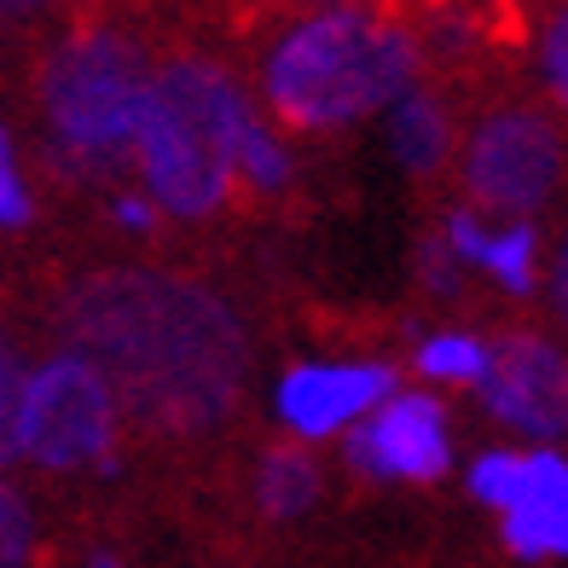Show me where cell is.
<instances>
[{
	"mask_svg": "<svg viewBox=\"0 0 568 568\" xmlns=\"http://www.w3.org/2000/svg\"><path fill=\"white\" fill-rule=\"evenodd\" d=\"M64 325L116 406L158 435H210L244 395V325L203 284L151 267L93 273L70 296Z\"/></svg>",
	"mask_w": 568,
	"mask_h": 568,
	"instance_id": "cell-1",
	"label": "cell"
},
{
	"mask_svg": "<svg viewBox=\"0 0 568 568\" xmlns=\"http://www.w3.org/2000/svg\"><path fill=\"white\" fill-rule=\"evenodd\" d=\"M250 99L203 53H174L151 64L134 122V158L151 203L174 221H210L239 192V134Z\"/></svg>",
	"mask_w": 568,
	"mask_h": 568,
	"instance_id": "cell-2",
	"label": "cell"
},
{
	"mask_svg": "<svg viewBox=\"0 0 568 568\" xmlns=\"http://www.w3.org/2000/svg\"><path fill=\"white\" fill-rule=\"evenodd\" d=\"M418 47L372 7H325L273 41L262 64V105L296 134H331L383 111L412 88Z\"/></svg>",
	"mask_w": 568,
	"mask_h": 568,
	"instance_id": "cell-3",
	"label": "cell"
},
{
	"mask_svg": "<svg viewBox=\"0 0 568 568\" xmlns=\"http://www.w3.org/2000/svg\"><path fill=\"white\" fill-rule=\"evenodd\" d=\"M151 82V59L122 23H75L47 53L36 105L59 169L75 180H111L134 158V122Z\"/></svg>",
	"mask_w": 568,
	"mask_h": 568,
	"instance_id": "cell-4",
	"label": "cell"
},
{
	"mask_svg": "<svg viewBox=\"0 0 568 568\" xmlns=\"http://www.w3.org/2000/svg\"><path fill=\"white\" fill-rule=\"evenodd\" d=\"M122 424V406L111 395V383L99 377L82 354H53L47 366L23 377L18 400V458L41 464V470H93L111 458Z\"/></svg>",
	"mask_w": 568,
	"mask_h": 568,
	"instance_id": "cell-5",
	"label": "cell"
},
{
	"mask_svg": "<svg viewBox=\"0 0 568 568\" xmlns=\"http://www.w3.org/2000/svg\"><path fill=\"white\" fill-rule=\"evenodd\" d=\"M557 174H562V134L539 111L487 116L470 134V151H464V186H470V197L505 215L539 210L551 197Z\"/></svg>",
	"mask_w": 568,
	"mask_h": 568,
	"instance_id": "cell-6",
	"label": "cell"
},
{
	"mask_svg": "<svg viewBox=\"0 0 568 568\" xmlns=\"http://www.w3.org/2000/svg\"><path fill=\"white\" fill-rule=\"evenodd\" d=\"M348 464L372 481H435L447 476L453 447H447V412L429 395H383L366 424L348 435Z\"/></svg>",
	"mask_w": 568,
	"mask_h": 568,
	"instance_id": "cell-7",
	"label": "cell"
},
{
	"mask_svg": "<svg viewBox=\"0 0 568 568\" xmlns=\"http://www.w3.org/2000/svg\"><path fill=\"white\" fill-rule=\"evenodd\" d=\"M481 395L510 429L562 435V354L534 331L505 337L499 348H487Z\"/></svg>",
	"mask_w": 568,
	"mask_h": 568,
	"instance_id": "cell-8",
	"label": "cell"
},
{
	"mask_svg": "<svg viewBox=\"0 0 568 568\" xmlns=\"http://www.w3.org/2000/svg\"><path fill=\"white\" fill-rule=\"evenodd\" d=\"M395 395L389 366H296L278 383V418L296 435H337Z\"/></svg>",
	"mask_w": 568,
	"mask_h": 568,
	"instance_id": "cell-9",
	"label": "cell"
},
{
	"mask_svg": "<svg viewBox=\"0 0 568 568\" xmlns=\"http://www.w3.org/2000/svg\"><path fill=\"white\" fill-rule=\"evenodd\" d=\"M505 546L516 557H562L568 546V470L562 453H523V487L505 505Z\"/></svg>",
	"mask_w": 568,
	"mask_h": 568,
	"instance_id": "cell-10",
	"label": "cell"
},
{
	"mask_svg": "<svg viewBox=\"0 0 568 568\" xmlns=\"http://www.w3.org/2000/svg\"><path fill=\"white\" fill-rule=\"evenodd\" d=\"M447 250L458 255V262H481L510 296L534 291V226L487 232L476 215H453L447 221Z\"/></svg>",
	"mask_w": 568,
	"mask_h": 568,
	"instance_id": "cell-11",
	"label": "cell"
},
{
	"mask_svg": "<svg viewBox=\"0 0 568 568\" xmlns=\"http://www.w3.org/2000/svg\"><path fill=\"white\" fill-rule=\"evenodd\" d=\"M447 145H453V122L447 111L435 105L429 93H400V111H395V158L406 169H442L447 163Z\"/></svg>",
	"mask_w": 568,
	"mask_h": 568,
	"instance_id": "cell-12",
	"label": "cell"
},
{
	"mask_svg": "<svg viewBox=\"0 0 568 568\" xmlns=\"http://www.w3.org/2000/svg\"><path fill=\"white\" fill-rule=\"evenodd\" d=\"M320 499V464L307 458L302 447H278L262 464V505L273 516H296Z\"/></svg>",
	"mask_w": 568,
	"mask_h": 568,
	"instance_id": "cell-13",
	"label": "cell"
},
{
	"mask_svg": "<svg viewBox=\"0 0 568 568\" xmlns=\"http://www.w3.org/2000/svg\"><path fill=\"white\" fill-rule=\"evenodd\" d=\"M284 180H291V158L278 151L273 128L250 111L244 134H239V186H244V192H262V197H278Z\"/></svg>",
	"mask_w": 568,
	"mask_h": 568,
	"instance_id": "cell-14",
	"label": "cell"
},
{
	"mask_svg": "<svg viewBox=\"0 0 568 568\" xmlns=\"http://www.w3.org/2000/svg\"><path fill=\"white\" fill-rule=\"evenodd\" d=\"M418 372L435 383H481L487 372V343L464 337V331H447V337H429L418 354Z\"/></svg>",
	"mask_w": 568,
	"mask_h": 568,
	"instance_id": "cell-15",
	"label": "cell"
},
{
	"mask_svg": "<svg viewBox=\"0 0 568 568\" xmlns=\"http://www.w3.org/2000/svg\"><path fill=\"white\" fill-rule=\"evenodd\" d=\"M30 546H36V516H30L18 487L0 481V568H23L30 562Z\"/></svg>",
	"mask_w": 568,
	"mask_h": 568,
	"instance_id": "cell-16",
	"label": "cell"
},
{
	"mask_svg": "<svg viewBox=\"0 0 568 568\" xmlns=\"http://www.w3.org/2000/svg\"><path fill=\"white\" fill-rule=\"evenodd\" d=\"M23 359H18V348L0 337V470L18 458V400H23Z\"/></svg>",
	"mask_w": 568,
	"mask_h": 568,
	"instance_id": "cell-17",
	"label": "cell"
},
{
	"mask_svg": "<svg viewBox=\"0 0 568 568\" xmlns=\"http://www.w3.org/2000/svg\"><path fill=\"white\" fill-rule=\"evenodd\" d=\"M470 487H476V499L505 510L516 499V487H523V453H481L470 464Z\"/></svg>",
	"mask_w": 568,
	"mask_h": 568,
	"instance_id": "cell-18",
	"label": "cell"
},
{
	"mask_svg": "<svg viewBox=\"0 0 568 568\" xmlns=\"http://www.w3.org/2000/svg\"><path fill=\"white\" fill-rule=\"evenodd\" d=\"M30 221V192H23V174L12 163V140L0 128V226H23Z\"/></svg>",
	"mask_w": 568,
	"mask_h": 568,
	"instance_id": "cell-19",
	"label": "cell"
},
{
	"mask_svg": "<svg viewBox=\"0 0 568 568\" xmlns=\"http://www.w3.org/2000/svg\"><path fill=\"white\" fill-rule=\"evenodd\" d=\"M562 75H568V30H562V18L546 30V82L562 93Z\"/></svg>",
	"mask_w": 568,
	"mask_h": 568,
	"instance_id": "cell-20",
	"label": "cell"
},
{
	"mask_svg": "<svg viewBox=\"0 0 568 568\" xmlns=\"http://www.w3.org/2000/svg\"><path fill=\"white\" fill-rule=\"evenodd\" d=\"M116 221L128 232H151V226H158V203H151V197H116Z\"/></svg>",
	"mask_w": 568,
	"mask_h": 568,
	"instance_id": "cell-21",
	"label": "cell"
},
{
	"mask_svg": "<svg viewBox=\"0 0 568 568\" xmlns=\"http://www.w3.org/2000/svg\"><path fill=\"white\" fill-rule=\"evenodd\" d=\"M0 7H12V12H47V7H59V0H0Z\"/></svg>",
	"mask_w": 568,
	"mask_h": 568,
	"instance_id": "cell-22",
	"label": "cell"
},
{
	"mask_svg": "<svg viewBox=\"0 0 568 568\" xmlns=\"http://www.w3.org/2000/svg\"><path fill=\"white\" fill-rule=\"evenodd\" d=\"M93 568H122L116 557H93Z\"/></svg>",
	"mask_w": 568,
	"mask_h": 568,
	"instance_id": "cell-23",
	"label": "cell"
}]
</instances>
